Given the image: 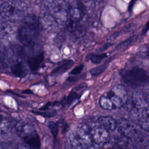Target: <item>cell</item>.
Returning a JSON list of instances; mask_svg holds the SVG:
<instances>
[{"instance_id": "cell-19", "label": "cell", "mask_w": 149, "mask_h": 149, "mask_svg": "<svg viewBox=\"0 0 149 149\" xmlns=\"http://www.w3.org/2000/svg\"><path fill=\"white\" fill-rule=\"evenodd\" d=\"M103 67H104V66H98V67L93 68L90 70V73H91V74L93 76H97V75L100 74L103 71V70L104 69Z\"/></svg>"}, {"instance_id": "cell-15", "label": "cell", "mask_w": 149, "mask_h": 149, "mask_svg": "<svg viewBox=\"0 0 149 149\" xmlns=\"http://www.w3.org/2000/svg\"><path fill=\"white\" fill-rule=\"evenodd\" d=\"M79 98L78 94L74 91H71L70 93L68 95L67 98L65 101V105H70L74 100H77Z\"/></svg>"}, {"instance_id": "cell-5", "label": "cell", "mask_w": 149, "mask_h": 149, "mask_svg": "<svg viewBox=\"0 0 149 149\" xmlns=\"http://www.w3.org/2000/svg\"><path fill=\"white\" fill-rule=\"evenodd\" d=\"M117 127L120 133L128 139H134L141 134L137 126L133 122L127 119H119L117 121Z\"/></svg>"}, {"instance_id": "cell-17", "label": "cell", "mask_w": 149, "mask_h": 149, "mask_svg": "<svg viewBox=\"0 0 149 149\" xmlns=\"http://www.w3.org/2000/svg\"><path fill=\"white\" fill-rule=\"evenodd\" d=\"M48 127L51 130V132L53 136L55 137L57 136L58 129V126L56 123H55L53 122H50L48 123Z\"/></svg>"}, {"instance_id": "cell-18", "label": "cell", "mask_w": 149, "mask_h": 149, "mask_svg": "<svg viewBox=\"0 0 149 149\" xmlns=\"http://www.w3.org/2000/svg\"><path fill=\"white\" fill-rule=\"evenodd\" d=\"M140 126L147 132H149V119H143L140 122Z\"/></svg>"}, {"instance_id": "cell-8", "label": "cell", "mask_w": 149, "mask_h": 149, "mask_svg": "<svg viewBox=\"0 0 149 149\" xmlns=\"http://www.w3.org/2000/svg\"><path fill=\"white\" fill-rule=\"evenodd\" d=\"M98 123L101 126L108 131L113 130L117 127V121L111 116H101L98 118Z\"/></svg>"}, {"instance_id": "cell-4", "label": "cell", "mask_w": 149, "mask_h": 149, "mask_svg": "<svg viewBox=\"0 0 149 149\" xmlns=\"http://www.w3.org/2000/svg\"><path fill=\"white\" fill-rule=\"evenodd\" d=\"M92 145L97 148H101L109 141L110 134L107 129L98 126L90 130Z\"/></svg>"}, {"instance_id": "cell-24", "label": "cell", "mask_w": 149, "mask_h": 149, "mask_svg": "<svg viewBox=\"0 0 149 149\" xmlns=\"http://www.w3.org/2000/svg\"><path fill=\"white\" fill-rule=\"evenodd\" d=\"M146 29H149V22L148 23V24H147V25H146V27H145Z\"/></svg>"}, {"instance_id": "cell-12", "label": "cell", "mask_w": 149, "mask_h": 149, "mask_svg": "<svg viewBox=\"0 0 149 149\" xmlns=\"http://www.w3.org/2000/svg\"><path fill=\"white\" fill-rule=\"evenodd\" d=\"M134 143V146L139 149L145 148L148 143V140L147 138L141 134L133 139Z\"/></svg>"}, {"instance_id": "cell-14", "label": "cell", "mask_w": 149, "mask_h": 149, "mask_svg": "<svg viewBox=\"0 0 149 149\" xmlns=\"http://www.w3.org/2000/svg\"><path fill=\"white\" fill-rule=\"evenodd\" d=\"M106 54H90L88 55V59L93 63L95 64H98L101 62V61L106 57Z\"/></svg>"}, {"instance_id": "cell-16", "label": "cell", "mask_w": 149, "mask_h": 149, "mask_svg": "<svg viewBox=\"0 0 149 149\" xmlns=\"http://www.w3.org/2000/svg\"><path fill=\"white\" fill-rule=\"evenodd\" d=\"M31 112L37 114V115H40L41 116H42L44 117H46V118H51V117H53L54 116L56 113V111H31Z\"/></svg>"}, {"instance_id": "cell-22", "label": "cell", "mask_w": 149, "mask_h": 149, "mask_svg": "<svg viewBox=\"0 0 149 149\" xmlns=\"http://www.w3.org/2000/svg\"><path fill=\"white\" fill-rule=\"evenodd\" d=\"M22 93H24V94H33V91L29 89H27V90H23L22 91Z\"/></svg>"}, {"instance_id": "cell-21", "label": "cell", "mask_w": 149, "mask_h": 149, "mask_svg": "<svg viewBox=\"0 0 149 149\" xmlns=\"http://www.w3.org/2000/svg\"><path fill=\"white\" fill-rule=\"evenodd\" d=\"M6 63H5L3 60L2 59V57L0 56V69L5 68L6 67Z\"/></svg>"}, {"instance_id": "cell-6", "label": "cell", "mask_w": 149, "mask_h": 149, "mask_svg": "<svg viewBox=\"0 0 149 149\" xmlns=\"http://www.w3.org/2000/svg\"><path fill=\"white\" fill-rule=\"evenodd\" d=\"M21 136L24 141L34 149H38L40 147V137L36 130L29 125H24L20 129Z\"/></svg>"}, {"instance_id": "cell-23", "label": "cell", "mask_w": 149, "mask_h": 149, "mask_svg": "<svg viewBox=\"0 0 149 149\" xmlns=\"http://www.w3.org/2000/svg\"><path fill=\"white\" fill-rule=\"evenodd\" d=\"M17 149H31V148H29V147H26V146H25L22 145V146H19L17 148Z\"/></svg>"}, {"instance_id": "cell-9", "label": "cell", "mask_w": 149, "mask_h": 149, "mask_svg": "<svg viewBox=\"0 0 149 149\" xmlns=\"http://www.w3.org/2000/svg\"><path fill=\"white\" fill-rule=\"evenodd\" d=\"M44 58V55L42 52L37 54L32 57H30L28 59L27 63L31 71L35 72L36 71L41 63L42 62Z\"/></svg>"}, {"instance_id": "cell-1", "label": "cell", "mask_w": 149, "mask_h": 149, "mask_svg": "<svg viewBox=\"0 0 149 149\" xmlns=\"http://www.w3.org/2000/svg\"><path fill=\"white\" fill-rule=\"evenodd\" d=\"M40 31L41 24L38 17L33 15H27L18 29V39L23 45L32 47L39 37Z\"/></svg>"}, {"instance_id": "cell-13", "label": "cell", "mask_w": 149, "mask_h": 149, "mask_svg": "<svg viewBox=\"0 0 149 149\" xmlns=\"http://www.w3.org/2000/svg\"><path fill=\"white\" fill-rule=\"evenodd\" d=\"M15 6L8 3L7 2H5L1 6L0 12L1 15L5 16H10L12 15L13 12L15 10Z\"/></svg>"}, {"instance_id": "cell-7", "label": "cell", "mask_w": 149, "mask_h": 149, "mask_svg": "<svg viewBox=\"0 0 149 149\" xmlns=\"http://www.w3.org/2000/svg\"><path fill=\"white\" fill-rule=\"evenodd\" d=\"M124 78L127 83L131 84H139L147 80V75L143 69L135 68L125 72Z\"/></svg>"}, {"instance_id": "cell-3", "label": "cell", "mask_w": 149, "mask_h": 149, "mask_svg": "<svg viewBox=\"0 0 149 149\" xmlns=\"http://www.w3.org/2000/svg\"><path fill=\"white\" fill-rule=\"evenodd\" d=\"M69 142L72 149H86L92 145L90 132L79 128L70 134Z\"/></svg>"}, {"instance_id": "cell-10", "label": "cell", "mask_w": 149, "mask_h": 149, "mask_svg": "<svg viewBox=\"0 0 149 149\" xmlns=\"http://www.w3.org/2000/svg\"><path fill=\"white\" fill-rule=\"evenodd\" d=\"M74 65V62L71 59H68L64 61L61 64L55 68L51 73V75L60 74L65 73L68 70L70 69Z\"/></svg>"}, {"instance_id": "cell-11", "label": "cell", "mask_w": 149, "mask_h": 149, "mask_svg": "<svg viewBox=\"0 0 149 149\" xmlns=\"http://www.w3.org/2000/svg\"><path fill=\"white\" fill-rule=\"evenodd\" d=\"M11 72L14 76L20 78L24 77L27 74L26 68L22 62H17L12 65L11 66Z\"/></svg>"}, {"instance_id": "cell-2", "label": "cell", "mask_w": 149, "mask_h": 149, "mask_svg": "<svg viewBox=\"0 0 149 149\" xmlns=\"http://www.w3.org/2000/svg\"><path fill=\"white\" fill-rule=\"evenodd\" d=\"M127 100V93L125 88L120 84L114 86L108 92L100 98V105L105 109L112 110L123 107Z\"/></svg>"}, {"instance_id": "cell-20", "label": "cell", "mask_w": 149, "mask_h": 149, "mask_svg": "<svg viewBox=\"0 0 149 149\" xmlns=\"http://www.w3.org/2000/svg\"><path fill=\"white\" fill-rule=\"evenodd\" d=\"M83 65H80L76 67H75L74 69H72V70L70 72V74L72 75H77L78 74H79L83 70Z\"/></svg>"}, {"instance_id": "cell-25", "label": "cell", "mask_w": 149, "mask_h": 149, "mask_svg": "<svg viewBox=\"0 0 149 149\" xmlns=\"http://www.w3.org/2000/svg\"><path fill=\"white\" fill-rule=\"evenodd\" d=\"M148 56H149V49H148Z\"/></svg>"}]
</instances>
